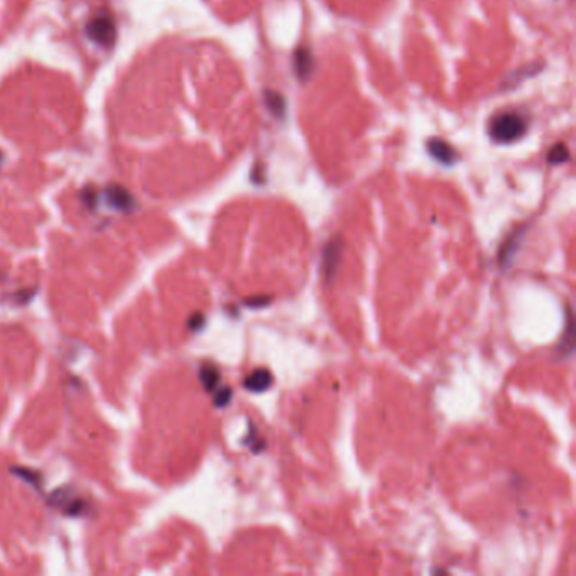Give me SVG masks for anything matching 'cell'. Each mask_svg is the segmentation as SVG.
I'll use <instances>...</instances> for the list:
<instances>
[{
    "mask_svg": "<svg viewBox=\"0 0 576 576\" xmlns=\"http://www.w3.org/2000/svg\"><path fill=\"white\" fill-rule=\"evenodd\" d=\"M0 162H2V153H0Z\"/></svg>",
    "mask_w": 576,
    "mask_h": 576,
    "instance_id": "obj_17",
    "label": "cell"
},
{
    "mask_svg": "<svg viewBox=\"0 0 576 576\" xmlns=\"http://www.w3.org/2000/svg\"><path fill=\"white\" fill-rule=\"evenodd\" d=\"M95 193H91V190H87L83 193V199H85V203H87L88 206H93L95 205Z\"/></svg>",
    "mask_w": 576,
    "mask_h": 576,
    "instance_id": "obj_16",
    "label": "cell"
},
{
    "mask_svg": "<svg viewBox=\"0 0 576 576\" xmlns=\"http://www.w3.org/2000/svg\"><path fill=\"white\" fill-rule=\"evenodd\" d=\"M527 124L519 113L507 112L500 113L490 124V135H492L494 140L500 144L514 142L519 137H522L524 132H526Z\"/></svg>",
    "mask_w": 576,
    "mask_h": 576,
    "instance_id": "obj_1",
    "label": "cell"
},
{
    "mask_svg": "<svg viewBox=\"0 0 576 576\" xmlns=\"http://www.w3.org/2000/svg\"><path fill=\"white\" fill-rule=\"evenodd\" d=\"M428 151H430V154L434 159L443 162V164H453L456 159L455 149L441 139H431L428 142Z\"/></svg>",
    "mask_w": 576,
    "mask_h": 576,
    "instance_id": "obj_5",
    "label": "cell"
},
{
    "mask_svg": "<svg viewBox=\"0 0 576 576\" xmlns=\"http://www.w3.org/2000/svg\"><path fill=\"white\" fill-rule=\"evenodd\" d=\"M12 472L16 475H19V477L24 478L27 483H31V485L41 487V475L38 474V472L29 470V468H21V467H17V468L14 467Z\"/></svg>",
    "mask_w": 576,
    "mask_h": 576,
    "instance_id": "obj_12",
    "label": "cell"
},
{
    "mask_svg": "<svg viewBox=\"0 0 576 576\" xmlns=\"http://www.w3.org/2000/svg\"><path fill=\"white\" fill-rule=\"evenodd\" d=\"M85 32L93 43L103 47H112L117 38V25L115 22L107 14L102 16H95L93 19L88 21Z\"/></svg>",
    "mask_w": 576,
    "mask_h": 576,
    "instance_id": "obj_2",
    "label": "cell"
},
{
    "mask_svg": "<svg viewBox=\"0 0 576 576\" xmlns=\"http://www.w3.org/2000/svg\"><path fill=\"white\" fill-rule=\"evenodd\" d=\"M570 159V151L564 144H556V146L551 147L548 154V162L551 164H561V162Z\"/></svg>",
    "mask_w": 576,
    "mask_h": 576,
    "instance_id": "obj_11",
    "label": "cell"
},
{
    "mask_svg": "<svg viewBox=\"0 0 576 576\" xmlns=\"http://www.w3.org/2000/svg\"><path fill=\"white\" fill-rule=\"evenodd\" d=\"M51 504L58 507L60 511L65 512L66 516H80L85 511V502L80 500L78 497L73 496L71 489L65 487V489L56 490L49 498Z\"/></svg>",
    "mask_w": 576,
    "mask_h": 576,
    "instance_id": "obj_3",
    "label": "cell"
},
{
    "mask_svg": "<svg viewBox=\"0 0 576 576\" xmlns=\"http://www.w3.org/2000/svg\"><path fill=\"white\" fill-rule=\"evenodd\" d=\"M294 66H296V73L301 80H306L311 75L313 68H315V58L309 47H299L294 53Z\"/></svg>",
    "mask_w": 576,
    "mask_h": 576,
    "instance_id": "obj_6",
    "label": "cell"
},
{
    "mask_svg": "<svg viewBox=\"0 0 576 576\" xmlns=\"http://www.w3.org/2000/svg\"><path fill=\"white\" fill-rule=\"evenodd\" d=\"M271 301L269 298H252V299H247V304L250 306V308H262V306H265L267 302Z\"/></svg>",
    "mask_w": 576,
    "mask_h": 576,
    "instance_id": "obj_14",
    "label": "cell"
},
{
    "mask_svg": "<svg viewBox=\"0 0 576 576\" xmlns=\"http://www.w3.org/2000/svg\"><path fill=\"white\" fill-rule=\"evenodd\" d=\"M264 95L269 110H271L276 117H284V113H286V100H284L283 95L272 90H267Z\"/></svg>",
    "mask_w": 576,
    "mask_h": 576,
    "instance_id": "obj_10",
    "label": "cell"
},
{
    "mask_svg": "<svg viewBox=\"0 0 576 576\" xmlns=\"http://www.w3.org/2000/svg\"><path fill=\"white\" fill-rule=\"evenodd\" d=\"M199 380L206 390H217L220 384V370L213 364H203L199 368Z\"/></svg>",
    "mask_w": 576,
    "mask_h": 576,
    "instance_id": "obj_9",
    "label": "cell"
},
{
    "mask_svg": "<svg viewBox=\"0 0 576 576\" xmlns=\"http://www.w3.org/2000/svg\"><path fill=\"white\" fill-rule=\"evenodd\" d=\"M203 323H205V316L203 315H195L190 318V328L191 330H199V328L203 326Z\"/></svg>",
    "mask_w": 576,
    "mask_h": 576,
    "instance_id": "obj_15",
    "label": "cell"
},
{
    "mask_svg": "<svg viewBox=\"0 0 576 576\" xmlns=\"http://www.w3.org/2000/svg\"><path fill=\"white\" fill-rule=\"evenodd\" d=\"M105 198L112 208L125 213L134 212L135 205H137L131 191L125 190L124 186H119V184H110L105 190Z\"/></svg>",
    "mask_w": 576,
    "mask_h": 576,
    "instance_id": "obj_4",
    "label": "cell"
},
{
    "mask_svg": "<svg viewBox=\"0 0 576 576\" xmlns=\"http://www.w3.org/2000/svg\"><path fill=\"white\" fill-rule=\"evenodd\" d=\"M272 380L274 379H272L271 372L265 370V368H258V370H254L252 374L245 379L243 386H245V389L252 390V392H264V390H267L269 387H271Z\"/></svg>",
    "mask_w": 576,
    "mask_h": 576,
    "instance_id": "obj_7",
    "label": "cell"
},
{
    "mask_svg": "<svg viewBox=\"0 0 576 576\" xmlns=\"http://www.w3.org/2000/svg\"><path fill=\"white\" fill-rule=\"evenodd\" d=\"M232 396H234V392H232L230 387H221L215 394V404L219 408H225L232 401Z\"/></svg>",
    "mask_w": 576,
    "mask_h": 576,
    "instance_id": "obj_13",
    "label": "cell"
},
{
    "mask_svg": "<svg viewBox=\"0 0 576 576\" xmlns=\"http://www.w3.org/2000/svg\"><path fill=\"white\" fill-rule=\"evenodd\" d=\"M340 257H342V242L331 240L326 249H324L323 256V269L324 272H326V278H331V276L335 274V269L338 267Z\"/></svg>",
    "mask_w": 576,
    "mask_h": 576,
    "instance_id": "obj_8",
    "label": "cell"
}]
</instances>
